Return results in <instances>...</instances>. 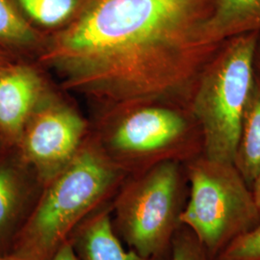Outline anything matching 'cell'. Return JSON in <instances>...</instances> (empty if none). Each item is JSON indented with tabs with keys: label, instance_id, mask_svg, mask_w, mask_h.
I'll use <instances>...</instances> for the list:
<instances>
[{
	"label": "cell",
	"instance_id": "cell-1",
	"mask_svg": "<svg viewBox=\"0 0 260 260\" xmlns=\"http://www.w3.org/2000/svg\"><path fill=\"white\" fill-rule=\"evenodd\" d=\"M213 0H94L45 60L66 87L113 104L151 103L193 90L220 46L202 30Z\"/></svg>",
	"mask_w": 260,
	"mask_h": 260
},
{
	"label": "cell",
	"instance_id": "cell-2",
	"mask_svg": "<svg viewBox=\"0 0 260 260\" xmlns=\"http://www.w3.org/2000/svg\"><path fill=\"white\" fill-rule=\"evenodd\" d=\"M118 176L101 151L80 149L61 173L44 185L6 258L51 259L81 222L109 203Z\"/></svg>",
	"mask_w": 260,
	"mask_h": 260
},
{
	"label": "cell",
	"instance_id": "cell-3",
	"mask_svg": "<svg viewBox=\"0 0 260 260\" xmlns=\"http://www.w3.org/2000/svg\"><path fill=\"white\" fill-rule=\"evenodd\" d=\"M259 35L251 32L224 41L196 80L191 111L202 134V154L209 160L234 164L242 117L256 74Z\"/></svg>",
	"mask_w": 260,
	"mask_h": 260
},
{
	"label": "cell",
	"instance_id": "cell-4",
	"mask_svg": "<svg viewBox=\"0 0 260 260\" xmlns=\"http://www.w3.org/2000/svg\"><path fill=\"white\" fill-rule=\"evenodd\" d=\"M188 178L190 194L179 221L214 259L230 243L260 223L259 210L251 188L233 163L200 154L191 159Z\"/></svg>",
	"mask_w": 260,
	"mask_h": 260
},
{
	"label": "cell",
	"instance_id": "cell-5",
	"mask_svg": "<svg viewBox=\"0 0 260 260\" xmlns=\"http://www.w3.org/2000/svg\"><path fill=\"white\" fill-rule=\"evenodd\" d=\"M180 162L147 169L111 202L114 230L128 249L145 257H165L183 210Z\"/></svg>",
	"mask_w": 260,
	"mask_h": 260
},
{
	"label": "cell",
	"instance_id": "cell-6",
	"mask_svg": "<svg viewBox=\"0 0 260 260\" xmlns=\"http://www.w3.org/2000/svg\"><path fill=\"white\" fill-rule=\"evenodd\" d=\"M111 147L121 155L148 163L193 159L202 154L201 130L193 119L162 106H145L129 114L112 136Z\"/></svg>",
	"mask_w": 260,
	"mask_h": 260
},
{
	"label": "cell",
	"instance_id": "cell-7",
	"mask_svg": "<svg viewBox=\"0 0 260 260\" xmlns=\"http://www.w3.org/2000/svg\"><path fill=\"white\" fill-rule=\"evenodd\" d=\"M83 132V121L74 112L48 109L28 128L21 144V156L46 184L78 153Z\"/></svg>",
	"mask_w": 260,
	"mask_h": 260
},
{
	"label": "cell",
	"instance_id": "cell-8",
	"mask_svg": "<svg viewBox=\"0 0 260 260\" xmlns=\"http://www.w3.org/2000/svg\"><path fill=\"white\" fill-rule=\"evenodd\" d=\"M27 163L0 158V257H7L32 212L41 190L23 170Z\"/></svg>",
	"mask_w": 260,
	"mask_h": 260
},
{
	"label": "cell",
	"instance_id": "cell-9",
	"mask_svg": "<svg viewBox=\"0 0 260 260\" xmlns=\"http://www.w3.org/2000/svg\"><path fill=\"white\" fill-rule=\"evenodd\" d=\"M70 242L78 260H169L145 257L126 249L114 230L111 202L98 208L76 228Z\"/></svg>",
	"mask_w": 260,
	"mask_h": 260
},
{
	"label": "cell",
	"instance_id": "cell-10",
	"mask_svg": "<svg viewBox=\"0 0 260 260\" xmlns=\"http://www.w3.org/2000/svg\"><path fill=\"white\" fill-rule=\"evenodd\" d=\"M260 33V0H213L202 30L208 46H220L231 38Z\"/></svg>",
	"mask_w": 260,
	"mask_h": 260
},
{
	"label": "cell",
	"instance_id": "cell-11",
	"mask_svg": "<svg viewBox=\"0 0 260 260\" xmlns=\"http://www.w3.org/2000/svg\"><path fill=\"white\" fill-rule=\"evenodd\" d=\"M38 91L37 78L27 69L17 68L0 74V128L12 138L21 130Z\"/></svg>",
	"mask_w": 260,
	"mask_h": 260
},
{
	"label": "cell",
	"instance_id": "cell-12",
	"mask_svg": "<svg viewBox=\"0 0 260 260\" xmlns=\"http://www.w3.org/2000/svg\"><path fill=\"white\" fill-rule=\"evenodd\" d=\"M234 165L251 188L260 170V75L257 72L243 113Z\"/></svg>",
	"mask_w": 260,
	"mask_h": 260
},
{
	"label": "cell",
	"instance_id": "cell-13",
	"mask_svg": "<svg viewBox=\"0 0 260 260\" xmlns=\"http://www.w3.org/2000/svg\"><path fill=\"white\" fill-rule=\"evenodd\" d=\"M19 3L30 18L46 26L62 23L77 6V0H19Z\"/></svg>",
	"mask_w": 260,
	"mask_h": 260
},
{
	"label": "cell",
	"instance_id": "cell-14",
	"mask_svg": "<svg viewBox=\"0 0 260 260\" xmlns=\"http://www.w3.org/2000/svg\"><path fill=\"white\" fill-rule=\"evenodd\" d=\"M33 32L9 0H0V41L25 43Z\"/></svg>",
	"mask_w": 260,
	"mask_h": 260
},
{
	"label": "cell",
	"instance_id": "cell-15",
	"mask_svg": "<svg viewBox=\"0 0 260 260\" xmlns=\"http://www.w3.org/2000/svg\"><path fill=\"white\" fill-rule=\"evenodd\" d=\"M213 260H260V223L230 243Z\"/></svg>",
	"mask_w": 260,
	"mask_h": 260
},
{
	"label": "cell",
	"instance_id": "cell-16",
	"mask_svg": "<svg viewBox=\"0 0 260 260\" xmlns=\"http://www.w3.org/2000/svg\"><path fill=\"white\" fill-rule=\"evenodd\" d=\"M169 260H213L195 235L181 225L172 241Z\"/></svg>",
	"mask_w": 260,
	"mask_h": 260
},
{
	"label": "cell",
	"instance_id": "cell-17",
	"mask_svg": "<svg viewBox=\"0 0 260 260\" xmlns=\"http://www.w3.org/2000/svg\"><path fill=\"white\" fill-rule=\"evenodd\" d=\"M50 260H78L70 240L59 249Z\"/></svg>",
	"mask_w": 260,
	"mask_h": 260
},
{
	"label": "cell",
	"instance_id": "cell-18",
	"mask_svg": "<svg viewBox=\"0 0 260 260\" xmlns=\"http://www.w3.org/2000/svg\"><path fill=\"white\" fill-rule=\"evenodd\" d=\"M251 190L254 202H255V205L257 206L260 212V170L257 176L254 178V180L251 184Z\"/></svg>",
	"mask_w": 260,
	"mask_h": 260
},
{
	"label": "cell",
	"instance_id": "cell-19",
	"mask_svg": "<svg viewBox=\"0 0 260 260\" xmlns=\"http://www.w3.org/2000/svg\"><path fill=\"white\" fill-rule=\"evenodd\" d=\"M254 67L256 72L260 75V35L258 42H257V46L255 49V55H254Z\"/></svg>",
	"mask_w": 260,
	"mask_h": 260
},
{
	"label": "cell",
	"instance_id": "cell-20",
	"mask_svg": "<svg viewBox=\"0 0 260 260\" xmlns=\"http://www.w3.org/2000/svg\"><path fill=\"white\" fill-rule=\"evenodd\" d=\"M0 260H6V258L5 257H0Z\"/></svg>",
	"mask_w": 260,
	"mask_h": 260
},
{
	"label": "cell",
	"instance_id": "cell-21",
	"mask_svg": "<svg viewBox=\"0 0 260 260\" xmlns=\"http://www.w3.org/2000/svg\"><path fill=\"white\" fill-rule=\"evenodd\" d=\"M6 260H8V259H7V258H6Z\"/></svg>",
	"mask_w": 260,
	"mask_h": 260
}]
</instances>
